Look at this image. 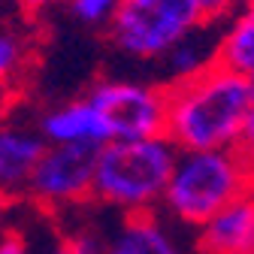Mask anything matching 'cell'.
Segmentation results:
<instances>
[{
    "label": "cell",
    "mask_w": 254,
    "mask_h": 254,
    "mask_svg": "<svg viewBox=\"0 0 254 254\" xmlns=\"http://www.w3.org/2000/svg\"><path fill=\"white\" fill-rule=\"evenodd\" d=\"M12 103H15L12 94H9V91H0V121H3V115L12 109Z\"/></svg>",
    "instance_id": "44dd1931"
},
{
    "label": "cell",
    "mask_w": 254,
    "mask_h": 254,
    "mask_svg": "<svg viewBox=\"0 0 254 254\" xmlns=\"http://www.w3.org/2000/svg\"><path fill=\"white\" fill-rule=\"evenodd\" d=\"M200 27L194 30V34H188L185 40H179L161 61L167 64V76L170 82H182L188 76H194L200 70H206L209 64H215V43H206L197 37ZM167 82V85H170Z\"/></svg>",
    "instance_id": "4fadbf2b"
},
{
    "label": "cell",
    "mask_w": 254,
    "mask_h": 254,
    "mask_svg": "<svg viewBox=\"0 0 254 254\" xmlns=\"http://www.w3.org/2000/svg\"><path fill=\"white\" fill-rule=\"evenodd\" d=\"M248 12H251V15H254V6H251V9H248Z\"/></svg>",
    "instance_id": "d4e9b609"
},
{
    "label": "cell",
    "mask_w": 254,
    "mask_h": 254,
    "mask_svg": "<svg viewBox=\"0 0 254 254\" xmlns=\"http://www.w3.org/2000/svg\"><path fill=\"white\" fill-rule=\"evenodd\" d=\"M197 254H254V190L197 227Z\"/></svg>",
    "instance_id": "ba28073f"
},
{
    "label": "cell",
    "mask_w": 254,
    "mask_h": 254,
    "mask_svg": "<svg viewBox=\"0 0 254 254\" xmlns=\"http://www.w3.org/2000/svg\"><path fill=\"white\" fill-rule=\"evenodd\" d=\"M103 254H188V251L157 212H136V215H121L118 227L106 236Z\"/></svg>",
    "instance_id": "9c48e42d"
},
{
    "label": "cell",
    "mask_w": 254,
    "mask_h": 254,
    "mask_svg": "<svg viewBox=\"0 0 254 254\" xmlns=\"http://www.w3.org/2000/svg\"><path fill=\"white\" fill-rule=\"evenodd\" d=\"M97 145H46L30 173L24 200L43 212H67L91 203Z\"/></svg>",
    "instance_id": "8992f818"
},
{
    "label": "cell",
    "mask_w": 254,
    "mask_h": 254,
    "mask_svg": "<svg viewBox=\"0 0 254 254\" xmlns=\"http://www.w3.org/2000/svg\"><path fill=\"white\" fill-rule=\"evenodd\" d=\"M215 64L245 79L254 73V15L248 9L230 15L224 34L215 40Z\"/></svg>",
    "instance_id": "8fae6325"
},
{
    "label": "cell",
    "mask_w": 254,
    "mask_h": 254,
    "mask_svg": "<svg viewBox=\"0 0 254 254\" xmlns=\"http://www.w3.org/2000/svg\"><path fill=\"white\" fill-rule=\"evenodd\" d=\"M179 148L161 133L145 139H112L97 145L91 203L118 215L157 212Z\"/></svg>",
    "instance_id": "7a4b0ae2"
},
{
    "label": "cell",
    "mask_w": 254,
    "mask_h": 254,
    "mask_svg": "<svg viewBox=\"0 0 254 254\" xmlns=\"http://www.w3.org/2000/svg\"><path fill=\"white\" fill-rule=\"evenodd\" d=\"M236 151L242 154V161H245V167H248V173H251V182H254V109H251V115H248V121H245V130H242V136H239Z\"/></svg>",
    "instance_id": "ac0fdd59"
},
{
    "label": "cell",
    "mask_w": 254,
    "mask_h": 254,
    "mask_svg": "<svg viewBox=\"0 0 254 254\" xmlns=\"http://www.w3.org/2000/svg\"><path fill=\"white\" fill-rule=\"evenodd\" d=\"M239 3H242L245 9H251V6H254V0H239Z\"/></svg>",
    "instance_id": "cb8c5ba5"
},
{
    "label": "cell",
    "mask_w": 254,
    "mask_h": 254,
    "mask_svg": "<svg viewBox=\"0 0 254 254\" xmlns=\"http://www.w3.org/2000/svg\"><path fill=\"white\" fill-rule=\"evenodd\" d=\"M124 0H67V12L73 21L85 24V27H109V21L115 18V12L121 9Z\"/></svg>",
    "instance_id": "5bb4252c"
},
{
    "label": "cell",
    "mask_w": 254,
    "mask_h": 254,
    "mask_svg": "<svg viewBox=\"0 0 254 254\" xmlns=\"http://www.w3.org/2000/svg\"><path fill=\"white\" fill-rule=\"evenodd\" d=\"M254 109L248 79L209 64L206 70L167 85L164 136L179 151L236 148Z\"/></svg>",
    "instance_id": "6da1fadb"
},
{
    "label": "cell",
    "mask_w": 254,
    "mask_h": 254,
    "mask_svg": "<svg viewBox=\"0 0 254 254\" xmlns=\"http://www.w3.org/2000/svg\"><path fill=\"white\" fill-rule=\"evenodd\" d=\"M34 121L49 145H103V130L85 97L46 106Z\"/></svg>",
    "instance_id": "30bf717a"
},
{
    "label": "cell",
    "mask_w": 254,
    "mask_h": 254,
    "mask_svg": "<svg viewBox=\"0 0 254 254\" xmlns=\"http://www.w3.org/2000/svg\"><path fill=\"white\" fill-rule=\"evenodd\" d=\"M248 88H251V97H254V73L248 76Z\"/></svg>",
    "instance_id": "603a6c76"
},
{
    "label": "cell",
    "mask_w": 254,
    "mask_h": 254,
    "mask_svg": "<svg viewBox=\"0 0 254 254\" xmlns=\"http://www.w3.org/2000/svg\"><path fill=\"white\" fill-rule=\"evenodd\" d=\"M46 139L40 133V127L34 115H24L12 109L0 121V190L9 194L12 200H24V190L30 182L37 161L46 151Z\"/></svg>",
    "instance_id": "52a82bcc"
},
{
    "label": "cell",
    "mask_w": 254,
    "mask_h": 254,
    "mask_svg": "<svg viewBox=\"0 0 254 254\" xmlns=\"http://www.w3.org/2000/svg\"><path fill=\"white\" fill-rule=\"evenodd\" d=\"M61 242L73 254H103V248H106V236L100 230H94L91 224L67 227V233H61Z\"/></svg>",
    "instance_id": "9a60e30c"
},
{
    "label": "cell",
    "mask_w": 254,
    "mask_h": 254,
    "mask_svg": "<svg viewBox=\"0 0 254 254\" xmlns=\"http://www.w3.org/2000/svg\"><path fill=\"white\" fill-rule=\"evenodd\" d=\"M200 3V12H203V21L206 24H215V21H224L230 18L236 0H197Z\"/></svg>",
    "instance_id": "e0dca14e"
},
{
    "label": "cell",
    "mask_w": 254,
    "mask_h": 254,
    "mask_svg": "<svg viewBox=\"0 0 254 254\" xmlns=\"http://www.w3.org/2000/svg\"><path fill=\"white\" fill-rule=\"evenodd\" d=\"M43 254H73V251H70L67 245H64V242H61V236H58V239H55V242L43 251Z\"/></svg>",
    "instance_id": "7402d4cb"
},
{
    "label": "cell",
    "mask_w": 254,
    "mask_h": 254,
    "mask_svg": "<svg viewBox=\"0 0 254 254\" xmlns=\"http://www.w3.org/2000/svg\"><path fill=\"white\" fill-rule=\"evenodd\" d=\"M64 3H67V0H15V6L27 15H43V12H49L55 6H64Z\"/></svg>",
    "instance_id": "d6986e66"
},
{
    "label": "cell",
    "mask_w": 254,
    "mask_h": 254,
    "mask_svg": "<svg viewBox=\"0 0 254 254\" xmlns=\"http://www.w3.org/2000/svg\"><path fill=\"white\" fill-rule=\"evenodd\" d=\"M251 190V173L236 148L179 151L161 209L167 218L197 230L215 212H221Z\"/></svg>",
    "instance_id": "3957f363"
},
{
    "label": "cell",
    "mask_w": 254,
    "mask_h": 254,
    "mask_svg": "<svg viewBox=\"0 0 254 254\" xmlns=\"http://www.w3.org/2000/svg\"><path fill=\"white\" fill-rule=\"evenodd\" d=\"M12 209H15V200L0 190V233H3V230L12 224Z\"/></svg>",
    "instance_id": "ffe728a7"
},
{
    "label": "cell",
    "mask_w": 254,
    "mask_h": 254,
    "mask_svg": "<svg viewBox=\"0 0 254 254\" xmlns=\"http://www.w3.org/2000/svg\"><path fill=\"white\" fill-rule=\"evenodd\" d=\"M82 97L97 115L103 142L161 136L167 121V85L142 79H97Z\"/></svg>",
    "instance_id": "5b68a950"
},
{
    "label": "cell",
    "mask_w": 254,
    "mask_h": 254,
    "mask_svg": "<svg viewBox=\"0 0 254 254\" xmlns=\"http://www.w3.org/2000/svg\"><path fill=\"white\" fill-rule=\"evenodd\" d=\"M30 64V37L18 24L0 21V91H15Z\"/></svg>",
    "instance_id": "7c38bea8"
},
{
    "label": "cell",
    "mask_w": 254,
    "mask_h": 254,
    "mask_svg": "<svg viewBox=\"0 0 254 254\" xmlns=\"http://www.w3.org/2000/svg\"><path fill=\"white\" fill-rule=\"evenodd\" d=\"M197 27H206L197 0H124L106 34L124 58L161 61Z\"/></svg>",
    "instance_id": "277c9868"
},
{
    "label": "cell",
    "mask_w": 254,
    "mask_h": 254,
    "mask_svg": "<svg viewBox=\"0 0 254 254\" xmlns=\"http://www.w3.org/2000/svg\"><path fill=\"white\" fill-rule=\"evenodd\" d=\"M0 254H34V245L27 242L24 230L9 224L3 233H0Z\"/></svg>",
    "instance_id": "2e32d148"
}]
</instances>
